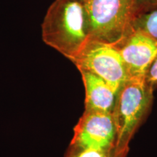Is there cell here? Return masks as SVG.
Returning a JSON list of instances; mask_svg holds the SVG:
<instances>
[{
    "label": "cell",
    "instance_id": "cell-10",
    "mask_svg": "<svg viewBox=\"0 0 157 157\" xmlns=\"http://www.w3.org/2000/svg\"><path fill=\"white\" fill-rule=\"evenodd\" d=\"M155 11H157V0H136L135 13L137 17Z\"/></svg>",
    "mask_w": 157,
    "mask_h": 157
},
{
    "label": "cell",
    "instance_id": "cell-11",
    "mask_svg": "<svg viewBox=\"0 0 157 157\" xmlns=\"http://www.w3.org/2000/svg\"><path fill=\"white\" fill-rule=\"evenodd\" d=\"M146 81L153 89H156L157 87V57L147 71Z\"/></svg>",
    "mask_w": 157,
    "mask_h": 157
},
{
    "label": "cell",
    "instance_id": "cell-7",
    "mask_svg": "<svg viewBox=\"0 0 157 157\" xmlns=\"http://www.w3.org/2000/svg\"><path fill=\"white\" fill-rule=\"evenodd\" d=\"M79 72L85 90V111L113 113L119 90L89 71Z\"/></svg>",
    "mask_w": 157,
    "mask_h": 157
},
{
    "label": "cell",
    "instance_id": "cell-1",
    "mask_svg": "<svg viewBox=\"0 0 157 157\" xmlns=\"http://www.w3.org/2000/svg\"><path fill=\"white\" fill-rule=\"evenodd\" d=\"M43 42L73 63L90 39L84 4L55 0L42 24Z\"/></svg>",
    "mask_w": 157,
    "mask_h": 157
},
{
    "label": "cell",
    "instance_id": "cell-5",
    "mask_svg": "<svg viewBox=\"0 0 157 157\" xmlns=\"http://www.w3.org/2000/svg\"><path fill=\"white\" fill-rule=\"evenodd\" d=\"M117 129L113 113L84 111L74 127L71 146L107 149L116 146Z\"/></svg>",
    "mask_w": 157,
    "mask_h": 157
},
{
    "label": "cell",
    "instance_id": "cell-3",
    "mask_svg": "<svg viewBox=\"0 0 157 157\" xmlns=\"http://www.w3.org/2000/svg\"><path fill=\"white\" fill-rule=\"evenodd\" d=\"M135 3L136 0H90L84 4L90 39L118 44L132 31Z\"/></svg>",
    "mask_w": 157,
    "mask_h": 157
},
{
    "label": "cell",
    "instance_id": "cell-2",
    "mask_svg": "<svg viewBox=\"0 0 157 157\" xmlns=\"http://www.w3.org/2000/svg\"><path fill=\"white\" fill-rule=\"evenodd\" d=\"M154 91L146 77L129 78L119 88L113 111L119 148L129 150L131 139L151 106Z\"/></svg>",
    "mask_w": 157,
    "mask_h": 157
},
{
    "label": "cell",
    "instance_id": "cell-4",
    "mask_svg": "<svg viewBox=\"0 0 157 157\" xmlns=\"http://www.w3.org/2000/svg\"><path fill=\"white\" fill-rule=\"evenodd\" d=\"M73 63L78 71L95 74L117 90L129 78L119 50L101 41L90 39Z\"/></svg>",
    "mask_w": 157,
    "mask_h": 157
},
{
    "label": "cell",
    "instance_id": "cell-6",
    "mask_svg": "<svg viewBox=\"0 0 157 157\" xmlns=\"http://www.w3.org/2000/svg\"><path fill=\"white\" fill-rule=\"evenodd\" d=\"M115 46L125 65L129 78L146 77L157 57V40L143 31L133 29Z\"/></svg>",
    "mask_w": 157,
    "mask_h": 157
},
{
    "label": "cell",
    "instance_id": "cell-9",
    "mask_svg": "<svg viewBox=\"0 0 157 157\" xmlns=\"http://www.w3.org/2000/svg\"><path fill=\"white\" fill-rule=\"evenodd\" d=\"M133 29L142 31L157 40V11L137 17L133 24Z\"/></svg>",
    "mask_w": 157,
    "mask_h": 157
},
{
    "label": "cell",
    "instance_id": "cell-12",
    "mask_svg": "<svg viewBox=\"0 0 157 157\" xmlns=\"http://www.w3.org/2000/svg\"><path fill=\"white\" fill-rule=\"evenodd\" d=\"M77 1L80 2H82V3H83V4H86V3H87L88 2L90 1V0H77Z\"/></svg>",
    "mask_w": 157,
    "mask_h": 157
},
{
    "label": "cell",
    "instance_id": "cell-8",
    "mask_svg": "<svg viewBox=\"0 0 157 157\" xmlns=\"http://www.w3.org/2000/svg\"><path fill=\"white\" fill-rule=\"evenodd\" d=\"M129 150H123L117 146L107 149L82 148L71 146L65 157H127Z\"/></svg>",
    "mask_w": 157,
    "mask_h": 157
}]
</instances>
